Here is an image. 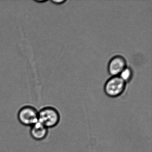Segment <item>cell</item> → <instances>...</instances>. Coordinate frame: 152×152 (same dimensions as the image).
Instances as JSON below:
<instances>
[{
  "mask_svg": "<svg viewBox=\"0 0 152 152\" xmlns=\"http://www.w3.org/2000/svg\"><path fill=\"white\" fill-rule=\"evenodd\" d=\"M38 121L48 129L54 128L59 124L60 115L56 108L46 107L38 113Z\"/></svg>",
  "mask_w": 152,
  "mask_h": 152,
  "instance_id": "cell-1",
  "label": "cell"
},
{
  "mask_svg": "<svg viewBox=\"0 0 152 152\" xmlns=\"http://www.w3.org/2000/svg\"><path fill=\"white\" fill-rule=\"evenodd\" d=\"M126 84L119 76H112L105 83L104 91L108 96L117 97L123 93Z\"/></svg>",
  "mask_w": 152,
  "mask_h": 152,
  "instance_id": "cell-2",
  "label": "cell"
},
{
  "mask_svg": "<svg viewBox=\"0 0 152 152\" xmlns=\"http://www.w3.org/2000/svg\"><path fill=\"white\" fill-rule=\"evenodd\" d=\"M38 113L33 107L25 106L19 110L18 118L23 125L32 126L38 122Z\"/></svg>",
  "mask_w": 152,
  "mask_h": 152,
  "instance_id": "cell-3",
  "label": "cell"
},
{
  "mask_svg": "<svg viewBox=\"0 0 152 152\" xmlns=\"http://www.w3.org/2000/svg\"><path fill=\"white\" fill-rule=\"evenodd\" d=\"M127 62L124 57L116 56L111 58L108 63L107 70L112 76H119L123 70L127 67Z\"/></svg>",
  "mask_w": 152,
  "mask_h": 152,
  "instance_id": "cell-4",
  "label": "cell"
},
{
  "mask_svg": "<svg viewBox=\"0 0 152 152\" xmlns=\"http://www.w3.org/2000/svg\"><path fill=\"white\" fill-rule=\"evenodd\" d=\"M31 127L30 134L34 139L36 140H42L48 136V129L39 121Z\"/></svg>",
  "mask_w": 152,
  "mask_h": 152,
  "instance_id": "cell-5",
  "label": "cell"
},
{
  "mask_svg": "<svg viewBox=\"0 0 152 152\" xmlns=\"http://www.w3.org/2000/svg\"><path fill=\"white\" fill-rule=\"evenodd\" d=\"M133 76V72L131 68L129 67H126L123 70L122 72L119 75V76L124 82H129L132 79Z\"/></svg>",
  "mask_w": 152,
  "mask_h": 152,
  "instance_id": "cell-6",
  "label": "cell"
},
{
  "mask_svg": "<svg viewBox=\"0 0 152 152\" xmlns=\"http://www.w3.org/2000/svg\"><path fill=\"white\" fill-rule=\"evenodd\" d=\"M66 0H52L51 2L56 5H62L66 2Z\"/></svg>",
  "mask_w": 152,
  "mask_h": 152,
  "instance_id": "cell-7",
  "label": "cell"
},
{
  "mask_svg": "<svg viewBox=\"0 0 152 152\" xmlns=\"http://www.w3.org/2000/svg\"><path fill=\"white\" fill-rule=\"evenodd\" d=\"M35 2H37V3H44V2H47V1H44V0H42V1H35Z\"/></svg>",
  "mask_w": 152,
  "mask_h": 152,
  "instance_id": "cell-8",
  "label": "cell"
}]
</instances>
